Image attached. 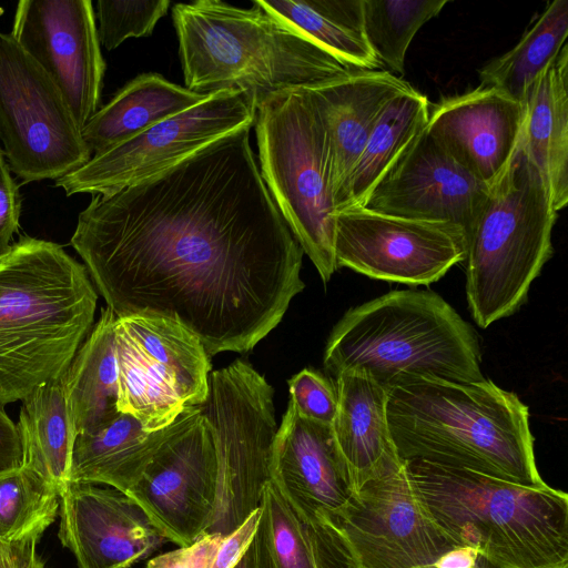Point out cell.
I'll return each mask as SVG.
<instances>
[{
	"label": "cell",
	"mask_w": 568,
	"mask_h": 568,
	"mask_svg": "<svg viewBox=\"0 0 568 568\" xmlns=\"http://www.w3.org/2000/svg\"><path fill=\"white\" fill-rule=\"evenodd\" d=\"M252 126L80 212L70 243L116 317H166L209 356L246 353L304 290V252L262 179Z\"/></svg>",
	"instance_id": "cell-1"
},
{
	"label": "cell",
	"mask_w": 568,
	"mask_h": 568,
	"mask_svg": "<svg viewBox=\"0 0 568 568\" xmlns=\"http://www.w3.org/2000/svg\"><path fill=\"white\" fill-rule=\"evenodd\" d=\"M387 422L403 462L424 460L506 481L544 485L528 407L489 379L415 377L388 390Z\"/></svg>",
	"instance_id": "cell-2"
},
{
	"label": "cell",
	"mask_w": 568,
	"mask_h": 568,
	"mask_svg": "<svg viewBox=\"0 0 568 568\" xmlns=\"http://www.w3.org/2000/svg\"><path fill=\"white\" fill-rule=\"evenodd\" d=\"M97 301L85 265L57 243L21 236L0 255V404L65 372Z\"/></svg>",
	"instance_id": "cell-3"
},
{
	"label": "cell",
	"mask_w": 568,
	"mask_h": 568,
	"mask_svg": "<svg viewBox=\"0 0 568 568\" xmlns=\"http://www.w3.org/2000/svg\"><path fill=\"white\" fill-rule=\"evenodd\" d=\"M172 18L185 88L210 94L244 92L257 105L287 89L312 88L356 69L253 1L176 3Z\"/></svg>",
	"instance_id": "cell-4"
},
{
	"label": "cell",
	"mask_w": 568,
	"mask_h": 568,
	"mask_svg": "<svg viewBox=\"0 0 568 568\" xmlns=\"http://www.w3.org/2000/svg\"><path fill=\"white\" fill-rule=\"evenodd\" d=\"M419 499L459 548L495 568H568V496L464 468L405 462Z\"/></svg>",
	"instance_id": "cell-5"
},
{
	"label": "cell",
	"mask_w": 568,
	"mask_h": 568,
	"mask_svg": "<svg viewBox=\"0 0 568 568\" xmlns=\"http://www.w3.org/2000/svg\"><path fill=\"white\" fill-rule=\"evenodd\" d=\"M480 362L474 327L443 297L425 291H393L349 308L324 352L334 377L359 372L387 390L415 377L483 382Z\"/></svg>",
	"instance_id": "cell-6"
},
{
	"label": "cell",
	"mask_w": 568,
	"mask_h": 568,
	"mask_svg": "<svg viewBox=\"0 0 568 568\" xmlns=\"http://www.w3.org/2000/svg\"><path fill=\"white\" fill-rule=\"evenodd\" d=\"M521 138L466 235V295L483 328L515 313L552 255L557 219Z\"/></svg>",
	"instance_id": "cell-7"
},
{
	"label": "cell",
	"mask_w": 568,
	"mask_h": 568,
	"mask_svg": "<svg viewBox=\"0 0 568 568\" xmlns=\"http://www.w3.org/2000/svg\"><path fill=\"white\" fill-rule=\"evenodd\" d=\"M258 169L275 204L324 283L337 270L325 133L305 90L274 92L256 105Z\"/></svg>",
	"instance_id": "cell-8"
},
{
	"label": "cell",
	"mask_w": 568,
	"mask_h": 568,
	"mask_svg": "<svg viewBox=\"0 0 568 568\" xmlns=\"http://www.w3.org/2000/svg\"><path fill=\"white\" fill-rule=\"evenodd\" d=\"M217 456L216 500L207 534L226 536L261 505L272 481L277 425L273 388L248 363L236 359L214 371L201 406Z\"/></svg>",
	"instance_id": "cell-9"
},
{
	"label": "cell",
	"mask_w": 568,
	"mask_h": 568,
	"mask_svg": "<svg viewBox=\"0 0 568 568\" xmlns=\"http://www.w3.org/2000/svg\"><path fill=\"white\" fill-rule=\"evenodd\" d=\"M114 337L120 413L153 432L205 403L210 356L178 322L152 315L116 317Z\"/></svg>",
	"instance_id": "cell-10"
},
{
	"label": "cell",
	"mask_w": 568,
	"mask_h": 568,
	"mask_svg": "<svg viewBox=\"0 0 568 568\" xmlns=\"http://www.w3.org/2000/svg\"><path fill=\"white\" fill-rule=\"evenodd\" d=\"M0 140L10 171L23 183L57 181L92 156L59 88L1 31Z\"/></svg>",
	"instance_id": "cell-11"
},
{
	"label": "cell",
	"mask_w": 568,
	"mask_h": 568,
	"mask_svg": "<svg viewBox=\"0 0 568 568\" xmlns=\"http://www.w3.org/2000/svg\"><path fill=\"white\" fill-rule=\"evenodd\" d=\"M255 112V103L244 92L211 93L195 106L92 155L54 185L67 195L114 193L165 171L230 132L254 126Z\"/></svg>",
	"instance_id": "cell-12"
},
{
	"label": "cell",
	"mask_w": 568,
	"mask_h": 568,
	"mask_svg": "<svg viewBox=\"0 0 568 568\" xmlns=\"http://www.w3.org/2000/svg\"><path fill=\"white\" fill-rule=\"evenodd\" d=\"M336 268L372 278L427 285L466 258V234L452 224L377 213L363 206L334 216Z\"/></svg>",
	"instance_id": "cell-13"
},
{
	"label": "cell",
	"mask_w": 568,
	"mask_h": 568,
	"mask_svg": "<svg viewBox=\"0 0 568 568\" xmlns=\"http://www.w3.org/2000/svg\"><path fill=\"white\" fill-rule=\"evenodd\" d=\"M334 525L358 568L437 567L459 549L423 505L406 465L362 486Z\"/></svg>",
	"instance_id": "cell-14"
},
{
	"label": "cell",
	"mask_w": 568,
	"mask_h": 568,
	"mask_svg": "<svg viewBox=\"0 0 568 568\" xmlns=\"http://www.w3.org/2000/svg\"><path fill=\"white\" fill-rule=\"evenodd\" d=\"M217 483L214 434L200 406L159 448L126 495L153 526L180 547L205 534L212 524Z\"/></svg>",
	"instance_id": "cell-15"
},
{
	"label": "cell",
	"mask_w": 568,
	"mask_h": 568,
	"mask_svg": "<svg viewBox=\"0 0 568 568\" xmlns=\"http://www.w3.org/2000/svg\"><path fill=\"white\" fill-rule=\"evenodd\" d=\"M10 34L48 73L82 128L99 110L105 62L90 0H21Z\"/></svg>",
	"instance_id": "cell-16"
},
{
	"label": "cell",
	"mask_w": 568,
	"mask_h": 568,
	"mask_svg": "<svg viewBox=\"0 0 568 568\" xmlns=\"http://www.w3.org/2000/svg\"><path fill=\"white\" fill-rule=\"evenodd\" d=\"M489 186L460 165L425 128L362 206L388 215L452 224L467 235Z\"/></svg>",
	"instance_id": "cell-17"
},
{
	"label": "cell",
	"mask_w": 568,
	"mask_h": 568,
	"mask_svg": "<svg viewBox=\"0 0 568 568\" xmlns=\"http://www.w3.org/2000/svg\"><path fill=\"white\" fill-rule=\"evenodd\" d=\"M61 544L79 568H129L166 542L143 509L115 488L67 484L60 493Z\"/></svg>",
	"instance_id": "cell-18"
},
{
	"label": "cell",
	"mask_w": 568,
	"mask_h": 568,
	"mask_svg": "<svg viewBox=\"0 0 568 568\" xmlns=\"http://www.w3.org/2000/svg\"><path fill=\"white\" fill-rule=\"evenodd\" d=\"M272 483L312 527H335L355 494L332 426L301 417L291 402L273 443Z\"/></svg>",
	"instance_id": "cell-19"
},
{
	"label": "cell",
	"mask_w": 568,
	"mask_h": 568,
	"mask_svg": "<svg viewBox=\"0 0 568 568\" xmlns=\"http://www.w3.org/2000/svg\"><path fill=\"white\" fill-rule=\"evenodd\" d=\"M524 103L489 87L442 100L426 131L469 173L490 185L505 170L523 133Z\"/></svg>",
	"instance_id": "cell-20"
},
{
	"label": "cell",
	"mask_w": 568,
	"mask_h": 568,
	"mask_svg": "<svg viewBox=\"0 0 568 568\" xmlns=\"http://www.w3.org/2000/svg\"><path fill=\"white\" fill-rule=\"evenodd\" d=\"M412 85L388 71L357 70L305 88L322 123L336 212L365 143L387 103Z\"/></svg>",
	"instance_id": "cell-21"
},
{
	"label": "cell",
	"mask_w": 568,
	"mask_h": 568,
	"mask_svg": "<svg viewBox=\"0 0 568 568\" xmlns=\"http://www.w3.org/2000/svg\"><path fill=\"white\" fill-rule=\"evenodd\" d=\"M336 379L337 410L333 436L355 493L368 481L400 470L387 422V389L359 372H344Z\"/></svg>",
	"instance_id": "cell-22"
},
{
	"label": "cell",
	"mask_w": 568,
	"mask_h": 568,
	"mask_svg": "<svg viewBox=\"0 0 568 568\" xmlns=\"http://www.w3.org/2000/svg\"><path fill=\"white\" fill-rule=\"evenodd\" d=\"M187 410L169 426L153 432L145 430L133 415L119 413L98 430L78 434L70 481L103 484L126 494L159 448L182 426Z\"/></svg>",
	"instance_id": "cell-23"
},
{
	"label": "cell",
	"mask_w": 568,
	"mask_h": 568,
	"mask_svg": "<svg viewBox=\"0 0 568 568\" xmlns=\"http://www.w3.org/2000/svg\"><path fill=\"white\" fill-rule=\"evenodd\" d=\"M521 142L557 212L568 203V47L538 77L525 101Z\"/></svg>",
	"instance_id": "cell-24"
},
{
	"label": "cell",
	"mask_w": 568,
	"mask_h": 568,
	"mask_svg": "<svg viewBox=\"0 0 568 568\" xmlns=\"http://www.w3.org/2000/svg\"><path fill=\"white\" fill-rule=\"evenodd\" d=\"M210 94L178 85L158 73H142L99 108L81 135L94 155L195 106Z\"/></svg>",
	"instance_id": "cell-25"
},
{
	"label": "cell",
	"mask_w": 568,
	"mask_h": 568,
	"mask_svg": "<svg viewBox=\"0 0 568 568\" xmlns=\"http://www.w3.org/2000/svg\"><path fill=\"white\" fill-rule=\"evenodd\" d=\"M256 537L267 568H358L336 527H312L267 483Z\"/></svg>",
	"instance_id": "cell-26"
},
{
	"label": "cell",
	"mask_w": 568,
	"mask_h": 568,
	"mask_svg": "<svg viewBox=\"0 0 568 568\" xmlns=\"http://www.w3.org/2000/svg\"><path fill=\"white\" fill-rule=\"evenodd\" d=\"M115 321V314L109 307L103 308L98 323L63 373L77 435L98 430L120 413Z\"/></svg>",
	"instance_id": "cell-27"
},
{
	"label": "cell",
	"mask_w": 568,
	"mask_h": 568,
	"mask_svg": "<svg viewBox=\"0 0 568 568\" xmlns=\"http://www.w3.org/2000/svg\"><path fill=\"white\" fill-rule=\"evenodd\" d=\"M17 427L23 453L22 466L40 475L61 493L70 483L77 437L63 374L40 385L22 399Z\"/></svg>",
	"instance_id": "cell-28"
},
{
	"label": "cell",
	"mask_w": 568,
	"mask_h": 568,
	"mask_svg": "<svg viewBox=\"0 0 568 568\" xmlns=\"http://www.w3.org/2000/svg\"><path fill=\"white\" fill-rule=\"evenodd\" d=\"M268 13L356 70L381 68L369 48L363 0H255Z\"/></svg>",
	"instance_id": "cell-29"
},
{
	"label": "cell",
	"mask_w": 568,
	"mask_h": 568,
	"mask_svg": "<svg viewBox=\"0 0 568 568\" xmlns=\"http://www.w3.org/2000/svg\"><path fill=\"white\" fill-rule=\"evenodd\" d=\"M429 111L427 97L413 87L387 103L352 171L338 211L362 206L387 170L424 131Z\"/></svg>",
	"instance_id": "cell-30"
},
{
	"label": "cell",
	"mask_w": 568,
	"mask_h": 568,
	"mask_svg": "<svg viewBox=\"0 0 568 568\" xmlns=\"http://www.w3.org/2000/svg\"><path fill=\"white\" fill-rule=\"evenodd\" d=\"M568 36V1L554 0L509 51L479 71L481 87L524 103L538 77L556 59Z\"/></svg>",
	"instance_id": "cell-31"
},
{
	"label": "cell",
	"mask_w": 568,
	"mask_h": 568,
	"mask_svg": "<svg viewBox=\"0 0 568 568\" xmlns=\"http://www.w3.org/2000/svg\"><path fill=\"white\" fill-rule=\"evenodd\" d=\"M448 0H363L364 31L371 50L392 74H404L405 57L418 30Z\"/></svg>",
	"instance_id": "cell-32"
},
{
	"label": "cell",
	"mask_w": 568,
	"mask_h": 568,
	"mask_svg": "<svg viewBox=\"0 0 568 568\" xmlns=\"http://www.w3.org/2000/svg\"><path fill=\"white\" fill-rule=\"evenodd\" d=\"M59 506V489L34 471L22 466L1 474L0 540L38 542Z\"/></svg>",
	"instance_id": "cell-33"
},
{
	"label": "cell",
	"mask_w": 568,
	"mask_h": 568,
	"mask_svg": "<svg viewBox=\"0 0 568 568\" xmlns=\"http://www.w3.org/2000/svg\"><path fill=\"white\" fill-rule=\"evenodd\" d=\"M170 6L169 0H99L95 19L100 44L113 50L129 38L151 36Z\"/></svg>",
	"instance_id": "cell-34"
},
{
	"label": "cell",
	"mask_w": 568,
	"mask_h": 568,
	"mask_svg": "<svg viewBox=\"0 0 568 568\" xmlns=\"http://www.w3.org/2000/svg\"><path fill=\"white\" fill-rule=\"evenodd\" d=\"M290 402L308 420L332 426L337 410L335 386L322 374L303 369L288 381Z\"/></svg>",
	"instance_id": "cell-35"
},
{
	"label": "cell",
	"mask_w": 568,
	"mask_h": 568,
	"mask_svg": "<svg viewBox=\"0 0 568 568\" xmlns=\"http://www.w3.org/2000/svg\"><path fill=\"white\" fill-rule=\"evenodd\" d=\"M223 538L221 534L205 532L186 547L151 558L146 568H210Z\"/></svg>",
	"instance_id": "cell-36"
},
{
	"label": "cell",
	"mask_w": 568,
	"mask_h": 568,
	"mask_svg": "<svg viewBox=\"0 0 568 568\" xmlns=\"http://www.w3.org/2000/svg\"><path fill=\"white\" fill-rule=\"evenodd\" d=\"M21 213L19 185L11 176L3 150L0 149V255L11 246Z\"/></svg>",
	"instance_id": "cell-37"
},
{
	"label": "cell",
	"mask_w": 568,
	"mask_h": 568,
	"mask_svg": "<svg viewBox=\"0 0 568 568\" xmlns=\"http://www.w3.org/2000/svg\"><path fill=\"white\" fill-rule=\"evenodd\" d=\"M260 516L258 507L236 529L224 536L210 568H233L239 562L253 540Z\"/></svg>",
	"instance_id": "cell-38"
},
{
	"label": "cell",
	"mask_w": 568,
	"mask_h": 568,
	"mask_svg": "<svg viewBox=\"0 0 568 568\" xmlns=\"http://www.w3.org/2000/svg\"><path fill=\"white\" fill-rule=\"evenodd\" d=\"M23 453L17 425L0 404V475L22 467Z\"/></svg>",
	"instance_id": "cell-39"
},
{
	"label": "cell",
	"mask_w": 568,
	"mask_h": 568,
	"mask_svg": "<svg viewBox=\"0 0 568 568\" xmlns=\"http://www.w3.org/2000/svg\"><path fill=\"white\" fill-rule=\"evenodd\" d=\"M36 541H1L0 568H45Z\"/></svg>",
	"instance_id": "cell-40"
},
{
	"label": "cell",
	"mask_w": 568,
	"mask_h": 568,
	"mask_svg": "<svg viewBox=\"0 0 568 568\" xmlns=\"http://www.w3.org/2000/svg\"><path fill=\"white\" fill-rule=\"evenodd\" d=\"M233 568H267L256 535H254L248 548Z\"/></svg>",
	"instance_id": "cell-41"
},
{
	"label": "cell",
	"mask_w": 568,
	"mask_h": 568,
	"mask_svg": "<svg viewBox=\"0 0 568 568\" xmlns=\"http://www.w3.org/2000/svg\"><path fill=\"white\" fill-rule=\"evenodd\" d=\"M474 568H483V567H479V566H475Z\"/></svg>",
	"instance_id": "cell-42"
},
{
	"label": "cell",
	"mask_w": 568,
	"mask_h": 568,
	"mask_svg": "<svg viewBox=\"0 0 568 568\" xmlns=\"http://www.w3.org/2000/svg\"><path fill=\"white\" fill-rule=\"evenodd\" d=\"M428 568H437V567H428Z\"/></svg>",
	"instance_id": "cell-43"
}]
</instances>
